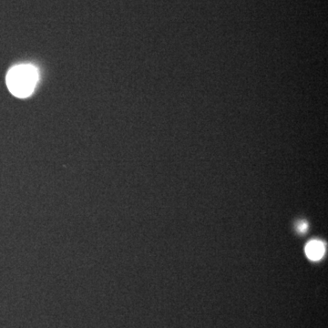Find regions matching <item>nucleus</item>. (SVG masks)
<instances>
[{
    "mask_svg": "<svg viewBox=\"0 0 328 328\" xmlns=\"http://www.w3.org/2000/svg\"><path fill=\"white\" fill-rule=\"evenodd\" d=\"M325 252V246L320 241H312L305 246V254L313 261H318L322 258Z\"/></svg>",
    "mask_w": 328,
    "mask_h": 328,
    "instance_id": "f03ea898",
    "label": "nucleus"
},
{
    "mask_svg": "<svg viewBox=\"0 0 328 328\" xmlns=\"http://www.w3.org/2000/svg\"><path fill=\"white\" fill-rule=\"evenodd\" d=\"M297 228H298V230H299V231H301V232H305V231L307 230V223L305 222H300L298 223Z\"/></svg>",
    "mask_w": 328,
    "mask_h": 328,
    "instance_id": "7ed1b4c3",
    "label": "nucleus"
},
{
    "mask_svg": "<svg viewBox=\"0 0 328 328\" xmlns=\"http://www.w3.org/2000/svg\"><path fill=\"white\" fill-rule=\"evenodd\" d=\"M37 79V69L31 65L15 66L7 75V84L10 92L19 98L28 97L32 94Z\"/></svg>",
    "mask_w": 328,
    "mask_h": 328,
    "instance_id": "f257e3e1",
    "label": "nucleus"
}]
</instances>
